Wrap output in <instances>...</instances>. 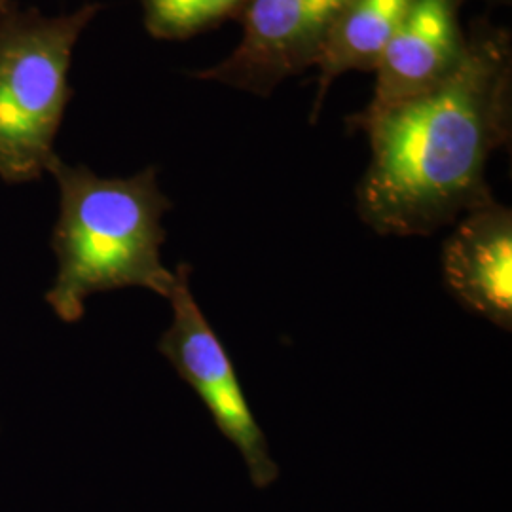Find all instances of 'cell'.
I'll return each instance as SVG.
<instances>
[{"label": "cell", "instance_id": "1", "mask_svg": "<svg viewBox=\"0 0 512 512\" xmlns=\"http://www.w3.org/2000/svg\"><path fill=\"white\" fill-rule=\"evenodd\" d=\"M348 128L370 145L355 207L376 234L431 236L492 202L488 162L512 137L511 31L476 19L458 71L439 88L374 114L355 112Z\"/></svg>", "mask_w": 512, "mask_h": 512}, {"label": "cell", "instance_id": "2", "mask_svg": "<svg viewBox=\"0 0 512 512\" xmlns=\"http://www.w3.org/2000/svg\"><path fill=\"white\" fill-rule=\"evenodd\" d=\"M59 188V217L52 232L57 275L46 302L65 323L84 317L97 293L143 287L167 298L175 272L162 262V219L173 207L158 184V169L131 177H99L86 165L48 167Z\"/></svg>", "mask_w": 512, "mask_h": 512}, {"label": "cell", "instance_id": "3", "mask_svg": "<svg viewBox=\"0 0 512 512\" xmlns=\"http://www.w3.org/2000/svg\"><path fill=\"white\" fill-rule=\"evenodd\" d=\"M103 10L46 16L18 4L0 14V179L33 183L54 162V143L73 97L69 71L76 42Z\"/></svg>", "mask_w": 512, "mask_h": 512}, {"label": "cell", "instance_id": "4", "mask_svg": "<svg viewBox=\"0 0 512 512\" xmlns=\"http://www.w3.org/2000/svg\"><path fill=\"white\" fill-rule=\"evenodd\" d=\"M190 272L188 264H179L175 270V285L167 296L173 321L162 334L158 349L198 393L220 433L238 448L256 488H268L277 480L279 467L247 404L228 351L192 294Z\"/></svg>", "mask_w": 512, "mask_h": 512}, {"label": "cell", "instance_id": "5", "mask_svg": "<svg viewBox=\"0 0 512 512\" xmlns=\"http://www.w3.org/2000/svg\"><path fill=\"white\" fill-rule=\"evenodd\" d=\"M348 0H247L234 52L194 74L198 80L270 97L291 76L315 67Z\"/></svg>", "mask_w": 512, "mask_h": 512}, {"label": "cell", "instance_id": "6", "mask_svg": "<svg viewBox=\"0 0 512 512\" xmlns=\"http://www.w3.org/2000/svg\"><path fill=\"white\" fill-rule=\"evenodd\" d=\"M465 0H412L374 74L372 99L361 114L401 105L439 88L458 71L467 52L461 25Z\"/></svg>", "mask_w": 512, "mask_h": 512}, {"label": "cell", "instance_id": "7", "mask_svg": "<svg viewBox=\"0 0 512 512\" xmlns=\"http://www.w3.org/2000/svg\"><path fill=\"white\" fill-rule=\"evenodd\" d=\"M442 247V279L463 308L512 329V211L484 203L465 213Z\"/></svg>", "mask_w": 512, "mask_h": 512}, {"label": "cell", "instance_id": "8", "mask_svg": "<svg viewBox=\"0 0 512 512\" xmlns=\"http://www.w3.org/2000/svg\"><path fill=\"white\" fill-rule=\"evenodd\" d=\"M412 0H348L315 63L317 93L311 122L323 110L332 84L344 74L374 73Z\"/></svg>", "mask_w": 512, "mask_h": 512}, {"label": "cell", "instance_id": "9", "mask_svg": "<svg viewBox=\"0 0 512 512\" xmlns=\"http://www.w3.org/2000/svg\"><path fill=\"white\" fill-rule=\"evenodd\" d=\"M247 0H141L150 37L188 40L238 19Z\"/></svg>", "mask_w": 512, "mask_h": 512}, {"label": "cell", "instance_id": "10", "mask_svg": "<svg viewBox=\"0 0 512 512\" xmlns=\"http://www.w3.org/2000/svg\"><path fill=\"white\" fill-rule=\"evenodd\" d=\"M14 4H16L14 0H0V14H2V12H6L8 8H12Z\"/></svg>", "mask_w": 512, "mask_h": 512}, {"label": "cell", "instance_id": "11", "mask_svg": "<svg viewBox=\"0 0 512 512\" xmlns=\"http://www.w3.org/2000/svg\"><path fill=\"white\" fill-rule=\"evenodd\" d=\"M486 4H492V6H505V4H511V0H482Z\"/></svg>", "mask_w": 512, "mask_h": 512}]
</instances>
